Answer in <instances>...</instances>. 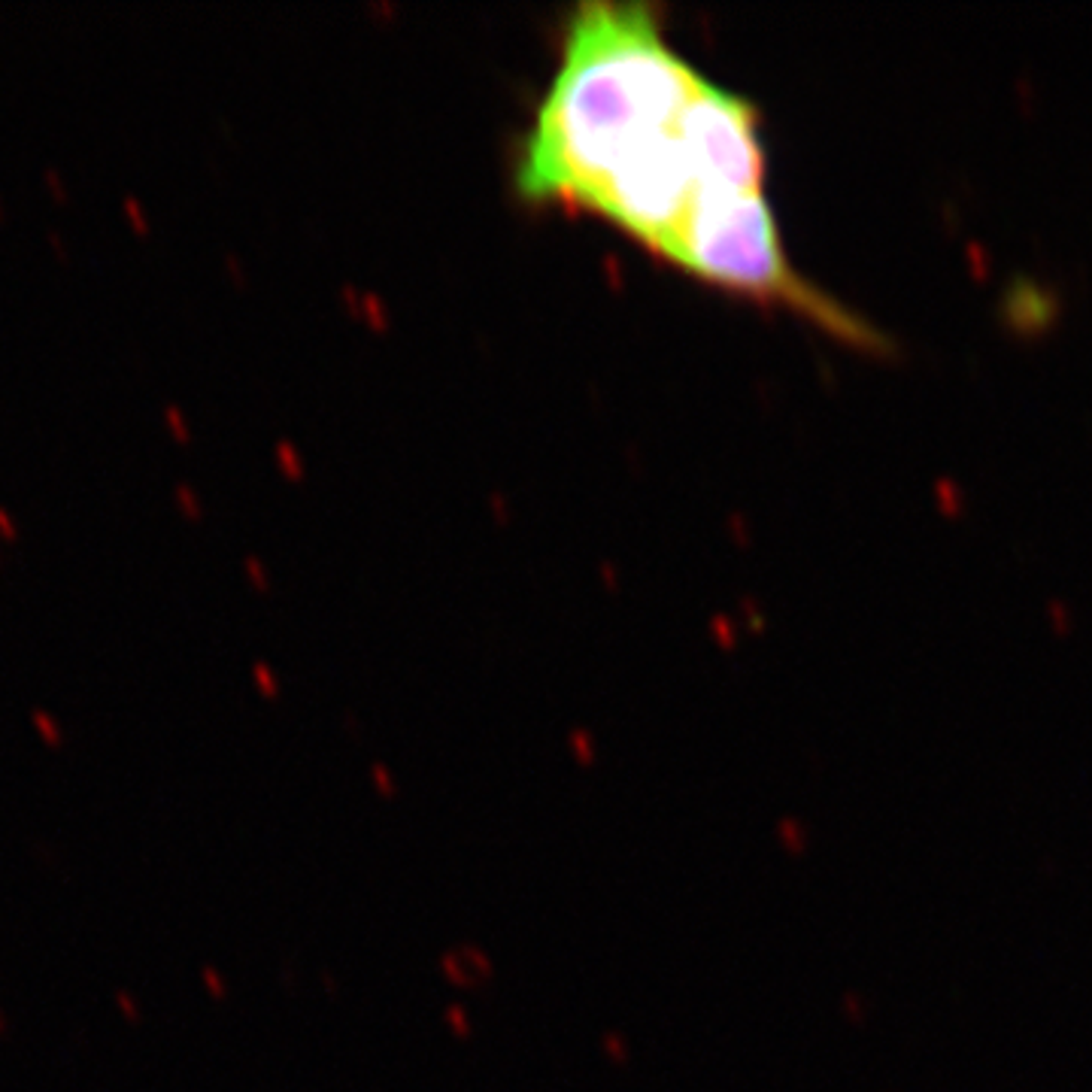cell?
<instances>
[{"instance_id": "4", "label": "cell", "mask_w": 1092, "mask_h": 1092, "mask_svg": "<svg viewBox=\"0 0 1092 1092\" xmlns=\"http://www.w3.org/2000/svg\"><path fill=\"white\" fill-rule=\"evenodd\" d=\"M0 535H4V537H10V540H13L15 535H19V531H15V522L10 519V513H6L4 507H0Z\"/></svg>"}, {"instance_id": "6", "label": "cell", "mask_w": 1092, "mask_h": 1092, "mask_svg": "<svg viewBox=\"0 0 1092 1092\" xmlns=\"http://www.w3.org/2000/svg\"><path fill=\"white\" fill-rule=\"evenodd\" d=\"M0 216H4V206H0Z\"/></svg>"}, {"instance_id": "3", "label": "cell", "mask_w": 1092, "mask_h": 1092, "mask_svg": "<svg viewBox=\"0 0 1092 1092\" xmlns=\"http://www.w3.org/2000/svg\"><path fill=\"white\" fill-rule=\"evenodd\" d=\"M122 206H124V210H128L131 222H134L137 228H146V219H143V213H140V204L134 201V197H131V195H124V197H122Z\"/></svg>"}, {"instance_id": "2", "label": "cell", "mask_w": 1092, "mask_h": 1092, "mask_svg": "<svg viewBox=\"0 0 1092 1092\" xmlns=\"http://www.w3.org/2000/svg\"><path fill=\"white\" fill-rule=\"evenodd\" d=\"M43 179H46V186H52V195L58 197V201H68V188H64V182H61V177H58L55 168H46Z\"/></svg>"}, {"instance_id": "5", "label": "cell", "mask_w": 1092, "mask_h": 1092, "mask_svg": "<svg viewBox=\"0 0 1092 1092\" xmlns=\"http://www.w3.org/2000/svg\"><path fill=\"white\" fill-rule=\"evenodd\" d=\"M49 240H52V246L58 249V255H68V243H64V237L58 234V231H49Z\"/></svg>"}, {"instance_id": "1", "label": "cell", "mask_w": 1092, "mask_h": 1092, "mask_svg": "<svg viewBox=\"0 0 1092 1092\" xmlns=\"http://www.w3.org/2000/svg\"><path fill=\"white\" fill-rule=\"evenodd\" d=\"M762 115L665 34L653 4L586 0L513 161L531 204L616 225L716 289L783 307L868 355H895L877 325L792 264L768 195Z\"/></svg>"}]
</instances>
